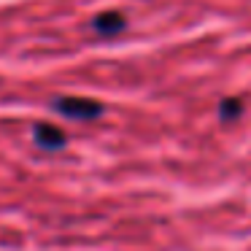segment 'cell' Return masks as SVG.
<instances>
[{"label":"cell","mask_w":251,"mask_h":251,"mask_svg":"<svg viewBox=\"0 0 251 251\" xmlns=\"http://www.w3.org/2000/svg\"><path fill=\"white\" fill-rule=\"evenodd\" d=\"M54 111L68 119H98L103 114V105L89 98H57Z\"/></svg>","instance_id":"1"},{"label":"cell","mask_w":251,"mask_h":251,"mask_svg":"<svg viewBox=\"0 0 251 251\" xmlns=\"http://www.w3.org/2000/svg\"><path fill=\"white\" fill-rule=\"evenodd\" d=\"M92 27H95V33H100V35H116V33L125 30V17L116 14V11L100 14V17H95Z\"/></svg>","instance_id":"3"},{"label":"cell","mask_w":251,"mask_h":251,"mask_svg":"<svg viewBox=\"0 0 251 251\" xmlns=\"http://www.w3.org/2000/svg\"><path fill=\"white\" fill-rule=\"evenodd\" d=\"M240 111H243V103H240L238 98H227V100H222V105H219V119L232 122V119L240 116Z\"/></svg>","instance_id":"4"},{"label":"cell","mask_w":251,"mask_h":251,"mask_svg":"<svg viewBox=\"0 0 251 251\" xmlns=\"http://www.w3.org/2000/svg\"><path fill=\"white\" fill-rule=\"evenodd\" d=\"M35 143H38L41 149H49V151H54V149H62L68 143L65 132L60 130V127L54 125H35Z\"/></svg>","instance_id":"2"}]
</instances>
